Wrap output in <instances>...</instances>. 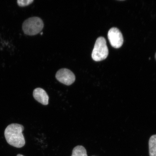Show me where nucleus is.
Returning a JSON list of instances; mask_svg holds the SVG:
<instances>
[{
  "mask_svg": "<svg viewBox=\"0 0 156 156\" xmlns=\"http://www.w3.org/2000/svg\"><path fill=\"white\" fill-rule=\"evenodd\" d=\"M44 24L38 17H31L25 20L22 25L23 32L29 36H34L40 33L43 29Z\"/></svg>",
  "mask_w": 156,
  "mask_h": 156,
  "instance_id": "obj_2",
  "label": "nucleus"
},
{
  "mask_svg": "<svg viewBox=\"0 0 156 156\" xmlns=\"http://www.w3.org/2000/svg\"><path fill=\"white\" fill-rule=\"evenodd\" d=\"M108 38L110 44L113 48H118L122 46L123 37L120 31L116 28H112L108 33Z\"/></svg>",
  "mask_w": 156,
  "mask_h": 156,
  "instance_id": "obj_5",
  "label": "nucleus"
},
{
  "mask_svg": "<svg viewBox=\"0 0 156 156\" xmlns=\"http://www.w3.org/2000/svg\"><path fill=\"white\" fill-rule=\"evenodd\" d=\"M34 2V0H20L17 1V4L20 7H25L28 5Z\"/></svg>",
  "mask_w": 156,
  "mask_h": 156,
  "instance_id": "obj_9",
  "label": "nucleus"
},
{
  "mask_svg": "<svg viewBox=\"0 0 156 156\" xmlns=\"http://www.w3.org/2000/svg\"><path fill=\"white\" fill-rule=\"evenodd\" d=\"M24 127L21 124H12L6 128L5 136L6 140L9 145L17 148L24 146L25 141L23 132Z\"/></svg>",
  "mask_w": 156,
  "mask_h": 156,
  "instance_id": "obj_1",
  "label": "nucleus"
},
{
  "mask_svg": "<svg viewBox=\"0 0 156 156\" xmlns=\"http://www.w3.org/2000/svg\"><path fill=\"white\" fill-rule=\"evenodd\" d=\"M108 53L106 39L103 37H99L95 42L91 54L93 60L96 62L102 61L106 59Z\"/></svg>",
  "mask_w": 156,
  "mask_h": 156,
  "instance_id": "obj_3",
  "label": "nucleus"
},
{
  "mask_svg": "<svg viewBox=\"0 0 156 156\" xmlns=\"http://www.w3.org/2000/svg\"><path fill=\"white\" fill-rule=\"evenodd\" d=\"M55 77L60 83L68 86L72 85L76 80L75 75L73 72L66 68H62L58 70Z\"/></svg>",
  "mask_w": 156,
  "mask_h": 156,
  "instance_id": "obj_4",
  "label": "nucleus"
},
{
  "mask_svg": "<svg viewBox=\"0 0 156 156\" xmlns=\"http://www.w3.org/2000/svg\"><path fill=\"white\" fill-rule=\"evenodd\" d=\"M17 156H24L20 154H19L17 155Z\"/></svg>",
  "mask_w": 156,
  "mask_h": 156,
  "instance_id": "obj_10",
  "label": "nucleus"
},
{
  "mask_svg": "<svg viewBox=\"0 0 156 156\" xmlns=\"http://www.w3.org/2000/svg\"><path fill=\"white\" fill-rule=\"evenodd\" d=\"M150 156H156V134L152 136L149 142Z\"/></svg>",
  "mask_w": 156,
  "mask_h": 156,
  "instance_id": "obj_7",
  "label": "nucleus"
},
{
  "mask_svg": "<svg viewBox=\"0 0 156 156\" xmlns=\"http://www.w3.org/2000/svg\"><path fill=\"white\" fill-rule=\"evenodd\" d=\"M71 156H87L85 148L82 146H77L74 148Z\"/></svg>",
  "mask_w": 156,
  "mask_h": 156,
  "instance_id": "obj_8",
  "label": "nucleus"
},
{
  "mask_svg": "<svg viewBox=\"0 0 156 156\" xmlns=\"http://www.w3.org/2000/svg\"><path fill=\"white\" fill-rule=\"evenodd\" d=\"M155 58H156V53L155 54Z\"/></svg>",
  "mask_w": 156,
  "mask_h": 156,
  "instance_id": "obj_11",
  "label": "nucleus"
},
{
  "mask_svg": "<svg viewBox=\"0 0 156 156\" xmlns=\"http://www.w3.org/2000/svg\"><path fill=\"white\" fill-rule=\"evenodd\" d=\"M33 96L35 99L44 105L48 104L49 97L44 89L41 88L35 89L33 92Z\"/></svg>",
  "mask_w": 156,
  "mask_h": 156,
  "instance_id": "obj_6",
  "label": "nucleus"
},
{
  "mask_svg": "<svg viewBox=\"0 0 156 156\" xmlns=\"http://www.w3.org/2000/svg\"></svg>",
  "mask_w": 156,
  "mask_h": 156,
  "instance_id": "obj_12",
  "label": "nucleus"
}]
</instances>
